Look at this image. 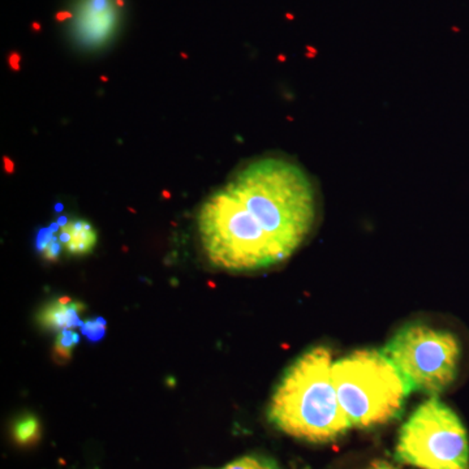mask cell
Listing matches in <instances>:
<instances>
[{
	"instance_id": "obj_12",
	"label": "cell",
	"mask_w": 469,
	"mask_h": 469,
	"mask_svg": "<svg viewBox=\"0 0 469 469\" xmlns=\"http://www.w3.org/2000/svg\"><path fill=\"white\" fill-rule=\"evenodd\" d=\"M107 322L102 317H96L83 323L81 334L91 343H98L106 336Z\"/></svg>"
},
{
	"instance_id": "obj_9",
	"label": "cell",
	"mask_w": 469,
	"mask_h": 469,
	"mask_svg": "<svg viewBox=\"0 0 469 469\" xmlns=\"http://www.w3.org/2000/svg\"><path fill=\"white\" fill-rule=\"evenodd\" d=\"M12 437L17 445H34L41 437V424L37 416L32 413L19 416L13 422Z\"/></svg>"
},
{
	"instance_id": "obj_8",
	"label": "cell",
	"mask_w": 469,
	"mask_h": 469,
	"mask_svg": "<svg viewBox=\"0 0 469 469\" xmlns=\"http://www.w3.org/2000/svg\"><path fill=\"white\" fill-rule=\"evenodd\" d=\"M64 249L72 256L89 254L98 241V234L87 219H71L61 227L58 235Z\"/></svg>"
},
{
	"instance_id": "obj_3",
	"label": "cell",
	"mask_w": 469,
	"mask_h": 469,
	"mask_svg": "<svg viewBox=\"0 0 469 469\" xmlns=\"http://www.w3.org/2000/svg\"><path fill=\"white\" fill-rule=\"evenodd\" d=\"M331 373L339 403L356 428L377 426L399 417L412 391L383 351H356L335 361Z\"/></svg>"
},
{
	"instance_id": "obj_14",
	"label": "cell",
	"mask_w": 469,
	"mask_h": 469,
	"mask_svg": "<svg viewBox=\"0 0 469 469\" xmlns=\"http://www.w3.org/2000/svg\"><path fill=\"white\" fill-rule=\"evenodd\" d=\"M369 469H397L393 466H390L389 463L386 461H378V463H374Z\"/></svg>"
},
{
	"instance_id": "obj_1",
	"label": "cell",
	"mask_w": 469,
	"mask_h": 469,
	"mask_svg": "<svg viewBox=\"0 0 469 469\" xmlns=\"http://www.w3.org/2000/svg\"><path fill=\"white\" fill-rule=\"evenodd\" d=\"M317 195L308 173L283 157L240 167L198 212V234L211 265L256 272L288 259L310 234Z\"/></svg>"
},
{
	"instance_id": "obj_6",
	"label": "cell",
	"mask_w": 469,
	"mask_h": 469,
	"mask_svg": "<svg viewBox=\"0 0 469 469\" xmlns=\"http://www.w3.org/2000/svg\"><path fill=\"white\" fill-rule=\"evenodd\" d=\"M124 0H74L71 11L58 13L68 21L71 41L80 50L98 51L118 36L123 21Z\"/></svg>"
},
{
	"instance_id": "obj_13",
	"label": "cell",
	"mask_w": 469,
	"mask_h": 469,
	"mask_svg": "<svg viewBox=\"0 0 469 469\" xmlns=\"http://www.w3.org/2000/svg\"><path fill=\"white\" fill-rule=\"evenodd\" d=\"M63 248L64 247H63L59 237L54 235L49 243L42 248L39 252L43 256V259H47V261H56V259H59L61 253H62Z\"/></svg>"
},
{
	"instance_id": "obj_2",
	"label": "cell",
	"mask_w": 469,
	"mask_h": 469,
	"mask_svg": "<svg viewBox=\"0 0 469 469\" xmlns=\"http://www.w3.org/2000/svg\"><path fill=\"white\" fill-rule=\"evenodd\" d=\"M331 360L329 348L314 347L285 371L268 412L269 420L279 430L297 439L322 444L352 428L338 399Z\"/></svg>"
},
{
	"instance_id": "obj_7",
	"label": "cell",
	"mask_w": 469,
	"mask_h": 469,
	"mask_svg": "<svg viewBox=\"0 0 469 469\" xmlns=\"http://www.w3.org/2000/svg\"><path fill=\"white\" fill-rule=\"evenodd\" d=\"M87 310L81 301L69 297H61L50 301L38 312V325L49 331L61 333L63 330L83 326L81 314Z\"/></svg>"
},
{
	"instance_id": "obj_5",
	"label": "cell",
	"mask_w": 469,
	"mask_h": 469,
	"mask_svg": "<svg viewBox=\"0 0 469 469\" xmlns=\"http://www.w3.org/2000/svg\"><path fill=\"white\" fill-rule=\"evenodd\" d=\"M412 390L438 395L457 380L461 347L454 334L412 323L402 327L383 349Z\"/></svg>"
},
{
	"instance_id": "obj_10",
	"label": "cell",
	"mask_w": 469,
	"mask_h": 469,
	"mask_svg": "<svg viewBox=\"0 0 469 469\" xmlns=\"http://www.w3.org/2000/svg\"><path fill=\"white\" fill-rule=\"evenodd\" d=\"M80 343V335L76 333L74 329H68V330H63L61 333H58V336L55 339V345L52 348V358L55 360V362L58 364H65L68 362L74 349Z\"/></svg>"
},
{
	"instance_id": "obj_11",
	"label": "cell",
	"mask_w": 469,
	"mask_h": 469,
	"mask_svg": "<svg viewBox=\"0 0 469 469\" xmlns=\"http://www.w3.org/2000/svg\"><path fill=\"white\" fill-rule=\"evenodd\" d=\"M222 469H281L276 463L269 457L261 455H247L236 459Z\"/></svg>"
},
{
	"instance_id": "obj_4",
	"label": "cell",
	"mask_w": 469,
	"mask_h": 469,
	"mask_svg": "<svg viewBox=\"0 0 469 469\" xmlns=\"http://www.w3.org/2000/svg\"><path fill=\"white\" fill-rule=\"evenodd\" d=\"M395 457L420 469H469L468 433L457 413L433 396L403 425Z\"/></svg>"
}]
</instances>
